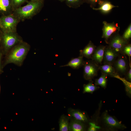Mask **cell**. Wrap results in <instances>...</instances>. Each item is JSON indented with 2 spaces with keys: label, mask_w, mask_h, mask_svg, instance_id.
Wrapping results in <instances>:
<instances>
[{
  "label": "cell",
  "mask_w": 131,
  "mask_h": 131,
  "mask_svg": "<svg viewBox=\"0 0 131 131\" xmlns=\"http://www.w3.org/2000/svg\"><path fill=\"white\" fill-rule=\"evenodd\" d=\"M30 48V45L23 41L18 44L8 53L4 65L13 63L21 66Z\"/></svg>",
  "instance_id": "1"
},
{
  "label": "cell",
  "mask_w": 131,
  "mask_h": 131,
  "mask_svg": "<svg viewBox=\"0 0 131 131\" xmlns=\"http://www.w3.org/2000/svg\"><path fill=\"white\" fill-rule=\"evenodd\" d=\"M43 5L42 1H30L23 7H19L14 10L12 14L20 21L30 19L41 11Z\"/></svg>",
  "instance_id": "2"
},
{
  "label": "cell",
  "mask_w": 131,
  "mask_h": 131,
  "mask_svg": "<svg viewBox=\"0 0 131 131\" xmlns=\"http://www.w3.org/2000/svg\"><path fill=\"white\" fill-rule=\"evenodd\" d=\"M1 32L0 42L5 53H8L15 46L23 41L17 32Z\"/></svg>",
  "instance_id": "3"
},
{
  "label": "cell",
  "mask_w": 131,
  "mask_h": 131,
  "mask_svg": "<svg viewBox=\"0 0 131 131\" xmlns=\"http://www.w3.org/2000/svg\"><path fill=\"white\" fill-rule=\"evenodd\" d=\"M20 21L12 13L1 16L0 17V29L2 32H17V26Z\"/></svg>",
  "instance_id": "4"
},
{
  "label": "cell",
  "mask_w": 131,
  "mask_h": 131,
  "mask_svg": "<svg viewBox=\"0 0 131 131\" xmlns=\"http://www.w3.org/2000/svg\"><path fill=\"white\" fill-rule=\"evenodd\" d=\"M98 64L93 61L84 62L83 75L85 78L87 80H91L97 74L99 67Z\"/></svg>",
  "instance_id": "5"
},
{
  "label": "cell",
  "mask_w": 131,
  "mask_h": 131,
  "mask_svg": "<svg viewBox=\"0 0 131 131\" xmlns=\"http://www.w3.org/2000/svg\"><path fill=\"white\" fill-rule=\"evenodd\" d=\"M127 44V41L119 35H117L110 41L109 46L119 54L121 53L123 48Z\"/></svg>",
  "instance_id": "6"
},
{
  "label": "cell",
  "mask_w": 131,
  "mask_h": 131,
  "mask_svg": "<svg viewBox=\"0 0 131 131\" xmlns=\"http://www.w3.org/2000/svg\"><path fill=\"white\" fill-rule=\"evenodd\" d=\"M103 23V26L102 29V37L105 39L106 42L108 43L109 39L110 36L113 34L118 32L120 28L114 22L109 23L106 21H104Z\"/></svg>",
  "instance_id": "7"
},
{
  "label": "cell",
  "mask_w": 131,
  "mask_h": 131,
  "mask_svg": "<svg viewBox=\"0 0 131 131\" xmlns=\"http://www.w3.org/2000/svg\"><path fill=\"white\" fill-rule=\"evenodd\" d=\"M114 63V68L116 71L124 74L128 71V63L125 56H120Z\"/></svg>",
  "instance_id": "8"
},
{
  "label": "cell",
  "mask_w": 131,
  "mask_h": 131,
  "mask_svg": "<svg viewBox=\"0 0 131 131\" xmlns=\"http://www.w3.org/2000/svg\"><path fill=\"white\" fill-rule=\"evenodd\" d=\"M103 119L104 122L107 125L111 128L123 129L126 128L121 122L109 115L107 112L104 113Z\"/></svg>",
  "instance_id": "9"
},
{
  "label": "cell",
  "mask_w": 131,
  "mask_h": 131,
  "mask_svg": "<svg viewBox=\"0 0 131 131\" xmlns=\"http://www.w3.org/2000/svg\"><path fill=\"white\" fill-rule=\"evenodd\" d=\"M118 54L109 47H106L103 59L104 63L113 65L115 61Z\"/></svg>",
  "instance_id": "10"
},
{
  "label": "cell",
  "mask_w": 131,
  "mask_h": 131,
  "mask_svg": "<svg viewBox=\"0 0 131 131\" xmlns=\"http://www.w3.org/2000/svg\"><path fill=\"white\" fill-rule=\"evenodd\" d=\"M13 11L12 0H0V14L1 16L12 14Z\"/></svg>",
  "instance_id": "11"
},
{
  "label": "cell",
  "mask_w": 131,
  "mask_h": 131,
  "mask_svg": "<svg viewBox=\"0 0 131 131\" xmlns=\"http://www.w3.org/2000/svg\"><path fill=\"white\" fill-rule=\"evenodd\" d=\"M106 46L101 45L96 48L91 57L97 64H101L103 61L104 52Z\"/></svg>",
  "instance_id": "12"
},
{
  "label": "cell",
  "mask_w": 131,
  "mask_h": 131,
  "mask_svg": "<svg viewBox=\"0 0 131 131\" xmlns=\"http://www.w3.org/2000/svg\"><path fill=\"white\" fill-rule=\"evenodd\" d=\"M96 49V46L90 41L83 49L80 51V56L88 59L91 58Z\"/></svg>",
  "instance_id": "13"
},
{
  "label": "cell",
  "mask_w": 131,
  "mask_h": 131,
  "mask_svg": "<svg viewBox=\"0 0 131 131\" xmlns=\"http://www.w3.org/2000/svg\"><path fill=\"white\" fill-rule=\"evenodd\" d=\"M82 57L80 56L78 57L72 58L67 64L61 66L60 67L69 66L74 69H77L83 66L84 61Z\"/></svg>",
  "instance_id": "14"
},
{
  "label": "cell",
  "mask_w": 131,
  "mask_h": 131,
  "mask_svg": "<svg viewBox=\"0 0 131 131\" xmlns=\"http://www.w3.org/2000/svg\"><path fill=\"white\" fill-rule=\"evenodd\" d=\"M102 73L111 76L116 77L117 76V73L112 65L107 63H104L102 66H99Z\"/></svg>",
  "instance_id": "15"
},
{
  "label": "cell",
  "mask_w": 131,
  "mask_h": 131,
  "mask_svg": "<svg viewBox=\"0 0 131 131\" xmlns=\"http://www.w3.org/2000/svg\"><path fill=\"white\" fill-rule=\"evenodd\" d=\"M81 122L76 119L71 121L69 124L68 130L73 131H84V127Z\"/></svg>",
  "instance_id": "16"
},
{
  "label": "cell",
  "mask_w": 131,
  "mask_h": 131,
  "mask_svg": "<svg viewBox=\"0 0 131 131\" xmlns=\"http://www.w3.org/2000/svg\"><path fill=\"white\" fill-rule=\"evenodd\" d=\"M69 113L76 120L84 122L87 121V118L85 114L79 111L71 109L70 110Z\"/></svg>",
  "instance_id": "17"
},
{
  "label": "cell",
  "mask_w": 131,
  "mask_h": 131,
  "mask_svg": "<svg viewBox=\"0 0 131 131\" xmlns=\"http://www.w3.org/2000/svg\"><path fill=\"white\" fill-rule=\"evenodd\" d=\"M100 5V6L99 8H93V9L95 10H100L104 13H107L110 11L113 8L117 7L108 1L103 2Z\"/></svg>",
  "instance_id": "18"
},
{
  "label": "cell",
  "mask_w": 131,
  "mask_h": 131,
  "mask_svg": "<svg viewBox=\"0 0 131 131\" xmlns=\"http://www.w3.org/2000/svg\"><path fill=\"white\" fill-rule=\"evenodd\" d=\"M69 118L66 116L63 115L60 119L59 126V130L61 131H67L69 129Z\"/></svg>",
  "instance_id": "19"
},
{
  "label": "cell",
  "mask_w": 131,
  "mask_h": 131,
  "mask_svg": "<svg viewBox=\"0 0 131 131\" xmlns=\"http://www.w3.org/2000/svg\"><path fill=\"white\" fill-rule=\"evenodd\" d=\"M107 75L102 73L101 76L98 78L95 81L96 85H99L103 88L106 87L107 82Z\"/></svg>",
  "instance_id": "20"
},
{
  "label": "cell",
  "mask_w": 131,
  "mask_h": 131,
  "mask_svg": "<svg viewBox=\"0 0 131 131\" xmlns=\"http://www.w3.org/2000/svg\"><path fill=\"white\" fill-rule=\"evenodd\" d=\"M98 88V87L96 85L91 83H89L84 85L83 91L84 92L92 93Z\"/></svg>",
  "instance_id": "21"
},
{
  "label": "cell",
  "mask_w": 131,
  "mask_h": 131,
  "mask_svg": "<svg viewBox=\"0 0 131 131\" xmlns=\"http://www.w3.org/2000/svg\"><path fill=\"white\" fill-rule=\"evenodd\" d=\"M121 53L128 56L129 57L130 59L131 55V44H127L126 45L123 49Z\"/></svg>",
  "instance_id": "22"
},
{
  "label": "cell",
  "mask_w": 131,
  "mask_h": 131,
  "mask_svg": "<svg viewBox=\"0 0 131 131\" xmlns=\"http://www.w3.org/2000/svg\"><path fill=\"white\" fill-rule=\"evenodd\" d=\"M123 38L125 40L127 41L131 37V25L130 24L124 32Z\"/></svg>",
  "instance_id": "23"
},
{
  "label": "cell",
  "mask_w": 131,
  "mask_h": 131,
  "mask_svg": "<svg viewBox=\"0 0 131 131\" xmlns=\"http://www.w3.org/2000/svg\"><path fill=\"white\" fill-rule=\"evenodd\" d=\"M27 0H12V4L14 10L16 8L19 7L24 3Z\"/></svg>",
  "instance_id": "24"
},
{
  "label": "cell",
  "mask_w": 131,
  "mask_h": 131,
  "mask_svg": "<svg viewBox=\"0 0 131 131\" xmlns=\"http://www.w3.org/2000/svg\"><path fill=\"white\" fill-rule=\"evenodd\" d=\"M67 3L71 7L76 6L80 3V0H66Z\"/></svg>",
  "instance_id": "25"
},
{
  "label": "cell",
  "mask_w": 131,
  "mask_h": 131,
  "mask_svg": "<svg viewBox=\"0 0 131 131\" xmlns=\"http://www.w3.org/2000/svg\"><path fill=\"white\" fill-rule=\"evenodd\" d=\"M90 126L88 129L89 131H96L97 129L99 128V127L97 126L95 124L93 123H90Z\"/></svg>",
  "instance_id": "26"
},
{
  "label": "cell",
  "mask_w": 131,
  "mask_h": 131,
  "mask_svg": "<svg viewBox=\"0 0 131 131\" xmlns=\"http://www.w3.org/2000/svg\"><path fill=\"white\" fill-rule=\"evenodd\" d=\"M127 77L128 80L131 81V67L128 71H127Z\"/></svg>",
  "instance_id": "27"
},
{
  "label": "cell",
  "mask_w": 131,
  "mask_h": 131,
  "mask_svg": "<svg viewBox=\"0 0 131 131\" xmlns=\"http://www.w3.org/2000/svg\"><path fill=\"white\" fill-rule=\"evenodd\" d=\"M91 4H95L97 3H99L101 0H87Z\"/></svg>",
  "instance_id": "28"
},
{
  "label": "cell",
  "mask_w": 131,
  "mask_h": 131,
  "mask_svg": "<svg viewBox=\"0 0 131 131\" xmlns=\"http://www.w3.org/2000/svg\"><path fill=\"white\" fill-rule=\"evenodd\" d=\"M2 53L0 51V72L1 71V60L2 57Z\"/></svg>",
  "instance_id": "29"
},
{
  "label": "cell",
  "mask_w": 131,
  "mask_h": 131,
  "mask_svg": "<svg viewBox=\"0 0 131 131\" xmlns=\"http://www.w3.org/2000/svg\"><path fill=\"white\" fill-rule=\"evenodd\" d=\"M31 1H42V0H30Z\"/></svg>",
  "instance_id": "30"
},
{
  "label": "cell",
  "mask_w": 131,
  "mask_h": 131,
  "mask_svg": "<svg viewBox=\"0 0 131 131\" xmlns=\"http://www.w3.org/2000/svg\"><path fill=\"white\" fill-rule=\"evenodd\" d=\"M1 31L0 30V39H1Z\"/></svg>",
  "instance_id": "31"
},
{
  "label": "cell",
  "mask_w": 131,
  "mask_h": 131,
  "mask_svg": "<svg viewBox=\"0 0 131 131\" xmlns=\"http://www.w3.org/2000/svg\"><path fill=\"white\" fill-rule=\"evenodd\" d=\"M59 0L61 1H63L64 0Z\"/></svg>",
  "instance_id": "32"
},
{
  "label": "cell",
  "mask_w": 131,
  "mask_h": 131,
  "mask_svg": "<svg viewBox=\"0 0 131 131\" xmlns=\"http://www.w3.org/2000/svg\"><path fill=\"white\" fill-rule=\"evenodd\" d=\"M1 73L0 72V74Z\"/></svg>",
  "instance_id": "33"
}]
</instances>
